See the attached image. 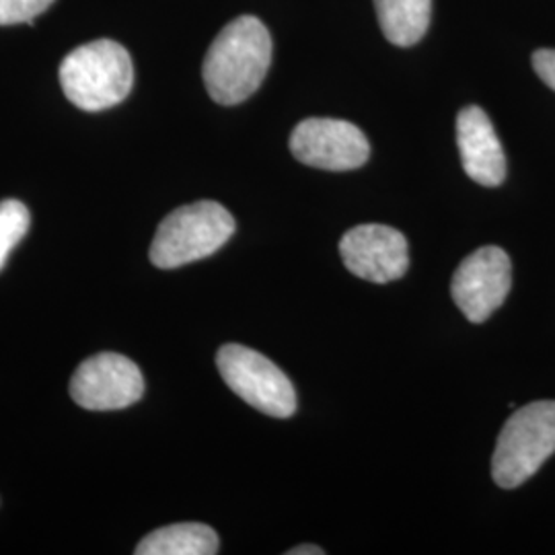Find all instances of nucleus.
Wrapping results in <instances>:
<instances>
[{
	"mask_svg": "<svg viewBox=\"0 0 555 555\" xmlns=\"http://www.w3.org/2000/svg\"><path fill=\"white\" fill-rule=\"evenodd\" d=\"M272 64V38L254 15L231 21L204 59L202 77L206 91L220 105L249 100L266 79Z\"/></svg>",
	"mask_w": 555,
	"mask_h": 555,
	"instance_id": "obj_1",
	"label": "nucleus"
},
{
	"mask_svg": "<svg viewBox=\"0 0 555 555\" xmlns=\"http://www.w3.org/2000/svg\"><path fill=\"white\" fill-rule=\"evenodd\" d=\"M60 85L64 95L79 109H109L126 100L132 91V59L118 41L85 43L62 60Z\"/></svg>",
	"mask_w": 555,
	"mask_h": 555,
	"instance_id": "obj_2",
	"label": "nucleus"
},
{
	"mask_svg": "<svg viewBox=\"0 0 555 555\" xmlns=\"http://www.w3.org/2000/svg\"><path fill=\"white\" fill-rule=\"evenodd\" d=\"M235 219L219 202L202 199L173 210L157 229L151 261L160 270H173L217 254L233 237Z\"/></svg>",
	"mask_w": 555,
	"mask_h": 555,
	"instance_id": "obj_3",
	"label": "nucleus"
},
{
	"mask_svg": "<svg viewBox=\"0 0 555 555\" xmlns=\"http://www.w3.org/2000/svg\"><path fill=\"white\" fill-rule=\"evenodd\" d=\"M555 453V401H535L520 408L504 424L492 456V477L513 490L535 476Z\"/></svg>",
	"mask_w": 555,
	"mask_h": 555,
	"instance_id": "obj_4",
	"label": "nucleus"
},
{
	"mask_svg": "<svg viewBox=\"0 0 555 555\" xmlns=\"http://www.w3.org/2000/svg\"><path fill=\"white\" fill-rule=\"evenodd\" d=\"M217 366L229 389L261 414L291 417L297 412V391L270 358L238 344H227L217 354Z\"/></svg>",
	"mask_w": 555,
	"mask_h": 555,
	"instance_id": "obj_5",
	"label": "nucleus"
},
{
	"mask_svg": "<svg viewBox=\"0 0 555 555\" xmlns=\"http://www.w3.org/2000/svg\"><path fill=\"white\" fill-rule=\"evenodd\" d=\"M291 151L302 165L325 171H352L371 157V144L352 121L302 119L291 134Z\"/></svg>",
	"mask_w": 555,
	"mask_h": 555,
	"instance_id": "obj_6",
	"label": "nucleus"
},
{
	"mask_svg": "<svg viewBox=\"0 0 555 555\" xmlns=\"http://www.w3.org/2000/svg\"><path fill=\"white\" fill-rule=\"evenodd\" d=\"M513 286V263L504 249L481 247L456 268L451 295L459 311L472 323L492 318Z\"/></svg>",
	"mask_w": 555,
	"mask_h": 555,
	"instance_id": "obj_7",
	"label": "nucleus"
},
{
	"mask_svg": "<svg viewBox=\"0 0 555 555\" xmlns=\"http://www.w3.org/2000/svg\"><path fill=\"white\" fill-rule=\"evenodd\" d=\"M144 377L130 358L103 352L85 360L70 378V397L91 412H114L137 403Z\"/></svg>",
	"mask_w": 555,
	"mask_h": 555,
	"instance_id": "obj_8",
	"label": "nucleus"
},
{
	"mask_svg": "<svg viewBox=\"0 0 555 555\" xmlns=\"http://www.w3.org/2000/svg\"><path fill=\"white\" fill-rule=\"evenodd\" d=\"M339 254L354 276L387 284L408 272L410 249L405 237L385 224H360L339 241Z\"/></svg>",
	"mask_w": 555,
	"mask_h": 555,
	"instance_id": "obj_9",
	"label": "nucleus"
},
{
	"mask_svg": "<svg viewBox=\"0 0 555 555\" xmlns=\"http://www.w3.org/2000/svg\"><path fill=\"white\" fill-rule=\"evenodd\" d=\"M456 144L463 169L479 185L496 188L506 179V157L488 114L469 105L456 118Z\"/></svg>",
	"mask_w": 555,
	"mask_h": 555,
	"instance_id": "obj_10",
	"label": "nucleus"
},
{
	"mask_svg": "<svg viewBox=\"0 0 555 555\" xmlns=\"http://www.w3.org/2000/svg\"><path fill=\"white\" fill-rule=\"evenodd\" d=\"M137 555H215L219 554V535L202 522H179L153 531L137 547Z\"/></svg>",
	"mask_w": 555,
	"mask_h": 555,
	"instance_id": "obj_11",
	"label": "nucleus"
},
{
	"mask_svg": "<svg viewBox=\"0 0 555 555\" xmlns=\"http://www.w3.org/2000/svg\"><path fill=\"white\" fill-rule=\"evenodd\" d=\"M375 9L385 38L399 48H410L428 31L433 0H375Z\"/></svg>",
	"mask_w": 555,
	"mask_h": 555,
	"instance_id": "obj_12",
	"label": "nucleus"
},
{
	"mask_svg": "<svg viewBox=\"0 0 555 555\" xmlns=\"http://www.w3.org/2000/svg\"><path fill=\"white\" fill-rule=\"evenodd\" d=\"M31 224V215L27 206L20 199L0 202V270L9 254L20 245L21 238L27 235Z\"/></svg>",
	"mask_w": 555,
	"mask_h": 555,
	"instance_id": "obj_13",
	"label": "nucleus"
},
{
	"mask_svg": "<svg viewBox=\"0 0 555 555\" xmlns=\"http://www.w3.org/2000/svg\"><path fill=\"white\" fill-rule=\"evenodd\" d=\"M54 0H0V25L31 23L40 17Z\"/></svg>",
	"mask_w": 555,
	"mask_h": 555,
	"instance_id": "obj_14",
	"label": "nucleus"
},
{
	"mask_svg": "<svg viewBox=\"0 0 555 555\" xmlns=\"http://www.w3.org/2000/svg\"><path fill=\"white\" fill-rule=\"evenodd\" d=\"M533 66L541 80L555 91V50H537Z\"/></svg>",
	"mask_w": 555,
	"mask_h": 555,
	"instance_id": "obj_15",
	"label": "nucleus"
},
{
	"mask_svg": "<svg viewBox=\"0 0 555 555\" xmlns=\"http://www.w3.org/2000/svg\"><path fill=\"white\" fill-rule=\"evenodd\" d=\"M288 555H323L325 552L318 547V545H300V547H295V550H288L286 552Z\"/></svg>",
	"mask_w": 555,
	"mask_h": 555,
	"instance_id": "obj_16",
	"label": "nucleus"
}]
</instances>
